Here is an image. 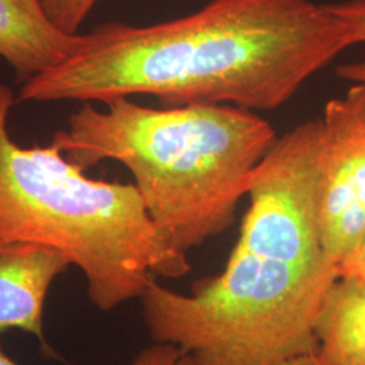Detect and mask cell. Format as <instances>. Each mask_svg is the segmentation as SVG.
<instances>
[{"mask_svg": "<svg viewBox=\"0 0 365 365\" xmlns=\"http://www.w3.org/2000/svg\"><path fill=\"white\" fill-rule=\"evenodd\" d=\"M322 149L321 119L276 138L222 274L185 295L149 282L140 300L153 342L196 365H280L317 353L315 321L339 277L321 235Z\"/></svg>", "mask_w": 365, "mask_h": 365, "instance_id": "cell-1", "label": "cell"}, {"mask_svg": "<svg viewBox=\"0 0 365 365\" xmlns=\"http://www.w3.org/2000/svg\"><path fill=\"white\" fill-rule=\"evenodd\" d=\"M80 37L64 61L22 83L15 101L150 95L165 107L269 111L351 48L344 24L313 0H211L161 24L108 22Z\"/></svg>", "mask_w": 365, "mask_h": 365, "instance_id": "cell-2", "label": "cell"}, {"mask_svg": "<svg viewBox=\"0 0 365 365\" xmlns=\"http://www.w3.org/2000/svg\"><path fill=\"white\" fill-rule=\"evenodd\" d=\"M276 138L267 119L238 106L152 108L120 96L103 111L83 103L52 144L84 170L103 160L125 165L157 227L187 256L235 223Z\"/></svg>", "mask_w": 365, "mask_h": 365, "instance_id": "cell-3", "label": "cell"}, {"mask_svg": "<svg viewBox=\"0 0 365 365\" xmlns=\"http://www.w3.org/2000/svg\"><path fill=\"white\" fill-rule=\"evenodd\" d=\"M15 103L0 83V241L61 252L87 280L101 312L140 299L155 276L190 271L149 215L134 182L86 176L54 144L22 148L11 138Z\"/></svg>", "mask_w": 365, "mask_h": 365, "instance_id": "cell-4", "label": "cell"}, {"mask_svg": "<svg viewBox=\"0 0 365 365\" xmlns=\"http://www.w3.org/2000/svg\"><path fill=\"white\" fill-rule=\"evenodd\" d=\"M319 222L329 260L339 265L365 238V84L353 83L327 102Z\"/></svg>", "mask_w": 365, "mask_h": 365, "instance_id": "cell-5", "label": "cell"}, {"mask_svg": "<svg viewBox=\"0 0 365 365\" xmlns=\"http://www.w3.org/2000/svg\"><path fill=\"white\" fill-rule=\"evenodd\" d=\"M69 265L56 249L0 241V334L18 329L49 349L43 334L45 299L56 277Z\"/></svg>", "mask_w": 365, "mask_h": 365, "instance_id": "cell-6", "label": "cell"}, {"mask_svg": "<svg viewBox=\"0 0 365 365\" xmlns=\"http://www.w3.org/2000/svg\"><path fill=\"white\" fill-rule=\"evenodd\" d=\"M80 34L53 25L41 0H0V58L19 83L60 64L78 49Z\"/></svg>", "mask_w": 365, "mask_h": 365, "instance_id": "cell-7", "label": "cell"}, {"mask_svg": "<svg viewBox=\"0 0 365 365\" xmlns=\"http://www.w3.org/2000/svg\"><path fill=\"white\" fill-rule=\"evenodd\" d=\"M319 365H365V283L339 276L315 321Z\"/></svg>", "mask_w": 365, "mask_h": 365, "instance_id": "cell-8", "label": "cell"}, {"mask_svg": "<svg viewBox=\"0 0 365 365\" xmlns=\"http://www.w3.org/2000/svg\"><path fill=\"white\" fill-rule=\"evenodd\" d=\"M327 6L344 24L351 46L365 43V0H345Z\"/></svg>", "mask_w": 365, "mask_h": 365, "instance_id": "cell-9", "label": "cell"}, {"mask_svg": "<svg viewBox=\"0 0 365 365\" xmlns=\"http://www.w3.org/2000/svg\"><path fill=\"white\" fill-rule=\"evenodd\" d=\"M129 365H196L194 359L170 344L153 342L138 353Z\"/></svg>", "mask_w": 365, "mask_h": 365, "instance_id": "cell-10", "label": "cell"}, {"mask_svg": "<svg viewBox=\"0 0 365 365\" xmlns=\"http://www.w3.org/2000/svg\"><path fill=\"white\" fill-rule=\"evenodd\" d=\"M95 0H41L43 11L52 21H60L88 7Z\"/></svg>", "mask_w": 365, "mask_h": 365, "instance_id": "cell-11", "label": "cell"}, {"mask_svg": "<svg viewBox=\"0 0 365 365\" xmlns=\"http://www.w3.org/2000/svg\"><path fill=\"white\" fill-rule=\"evenodd\" d=\"M339 276L361 277L365 274V238L352 256L339 265Z\"/></svg>", "mask_w": 365, "mask_h": 365, "instance_id": "cell-12", "label": "cell"}, {"mask_svg": "<svg viewBox=\"0 0 365 365\" xmlns=\"http://www.w3.org/2000/svg\"><path fill=\"white\" fill-rule=\"evenodd\" d=\"M336 75L342 80L351 81V83H361L365 84V56L363 58L342 64L336 69Z\"/></svg>", "mask_w": 365, "mask_h": 365, "instance_id": "cell-13", "label": "cell"}, {"mask_svg": "<svg viewBox=\"0 0 365 365\" xmlns=\"http://www.w3.org/2000/svg\"><path fill=\"white\" fill-rule=\"evenodd\" d=\"M280 365H319V361L317 359V354H307V356H300L297 359L288 360L286 363Z\"/></svg>", "mask_w": 365, "mask_h": 365, "instance_id": "cell-14", "label": "cell"}, {"mask_svg": "<svg viewBox=\"0 0 365 365\" xmlns=\"http://www.w3.org/2000/svg\"><path fill=\"white\" fill-rule=\"evenodd\" d=\"M0 365H21L15 363L11 357L7 356V353L3 351L1 345H0Z\"/></svg>", "mask_w": 365, "mask_h": 365, "instance_id": "cell-15", "label": "cell"}, {"mask_svg": "<svg viewBox=\"0 0 365 365\" xmlns=\"http://www.w3.org/2000/svg\"><path fill=\"white\" fill-rule=\"evenodd\" d=\"M354 277H356V276H354ZM359 279H361V280L365 283V274H363V276H361V277H359Z\"/></svg>", "mask_w": 365, "mask_h": 365, "instance_id": "cell-16", "label": "cell"}]
</instances>
